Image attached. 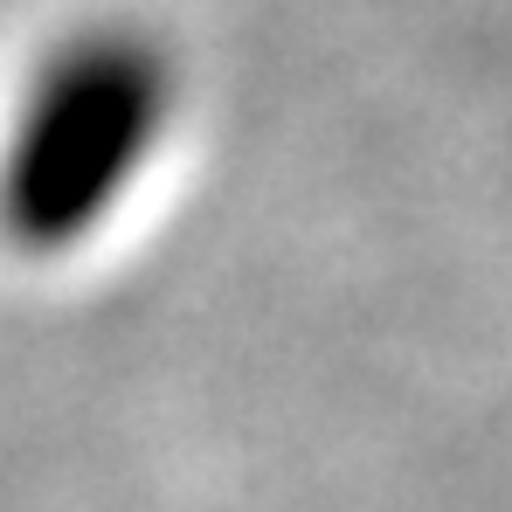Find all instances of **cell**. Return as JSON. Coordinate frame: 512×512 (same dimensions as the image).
<instances>
[{
    "instance_id": "6da1fadb",
    "label": "cell",
    "mask_w": 512,
    "mask_h": 512,
    "mask_svg": "<svg viewBox=\"0 0 512 512\" xmlns=\"http://www.w3.org/2000/svg\"><path fill=\"white\" fill-rule=\"evenodd\" d=\"M173 56L132 21L77 28L35 63L0 153V236L70 250L125 201L173 118Z\"/></svg>"
}]
</instances>
